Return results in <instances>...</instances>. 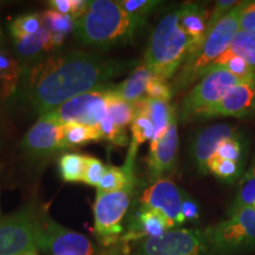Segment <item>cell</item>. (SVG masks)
<instances>
[{
	"instance_id": "ffe728a7",
	"label": "cell",
	"mask_w": 255,
	"mask_h": 255,
	"mask_svg": "<svg viewBox=\"0 0 255 255\" xmlns=\"http://www.w3.org/2000/svg\"><path fill=\"white\" fill-rule=\"evenodd\" d=\"M152 77L154 75L150 70L146 68L144 64H141V65L136 66L130 72L129 77L124 79L122 83L111 85V90L121 98H123L124 101L133 104L145 97L146 84Z\"/></svg>"
},
{
	"instance_id": "8fae6325",
	"label": "cell",
	"mask_w": 255,
	"mask_h": 255,
	"mask_svg": "<svg viewBox=\"0 0 255 255\" xmlns=\"http://www.w3.org/2000/svg\"><path fill=\"white\" fill-rule=\"evenodd\" d=\"M110 85L76 96L55 110L45 114V116L62 124L78 123L98 127L108 114L107 90Z\"/></svg>"
},
{
	"instance_id": "4316f807",
	"label": "cell",
	"mask_w": 255,
	"mask_h": 255,
	"mask_svg": "<svg viewBox=\"0 0 255 255\" xmlns=\"http://www.w3.org/2000/svg\"><path fill=\"white\" fill-rule=\"evenodd\" d=\"M225 55L239 57L255 70V34L238 31Z\"/></svg>"
},
{
	"instance_id": "8d00e7d4",
	"label": "cell",
	"mask_w": 255,
	"mask_h": 255,
	"mask_svg": "<svg viewBox=\"0 0 255 255\" xmlns=\"http://www.w3.org/2000/svg\"><path fill=\"white\" fill-rule=\"evenodd\" d=\"M105 171H107V165L101 159L92 157V156H87L83 182L88 186L97 187L102 177L104 176Z\"/></svg>"
},
{
	"instance_id": "ab89813d",
	"label": "cell",
	"mask_w": 255,
	"mask_h": 255,
	"mask_svg": "<svg viewBox=\"0 0 255 255\" xmlns=\"http://www.w3.org/2000/svg\"><path fill=\"white\" fill-rule=\"evenodd\" d=\"M49 6L52 11L71 17L72 0H51V1H49Z\"/></svg>"
},
{
	"instance_id": "d6986e66",
	"label": "cell",
	"mask_w": 255,
	"mask_h": 255,
	"mask_svg": "<svg viewBox=\"0 0 255 255\" xmlns=\"http://www.w3.org/2000/svg\"><path fill=\"white\" fill-rule=\"evenodd\" d=\"M167 231L169 228L163 216L155 210L139 206V209L133 216L132 222L129 223V228L122 237V240L135 242L142 239L159 237Z\"/></svg>"
},
{
	"instance_id": "3957f363",
	"label": "cell",
	"mask_w": 255,
	"mask_h": 255,
	"mask_svg": "<svg viewBox=\"0 0 255 255\" xmlns=\"http://www.w3.org/2000/svg\"><path fill=\"white\" fill-rule=\"evenodd\" d=\"M190 53V39L180 25V11L175 7L159 19L144 52V65L155 77L173 79Z\"/></svg>"
},
{
	"instance_id": "484cf974",
	"label": "cell",
	"mask_w": 255,
	"mask_h": 255,
	"mask_svg": "<svg viewBox=\"0 0 255 255\" xmlns=\"http://www.w3.org/2000/svg\"><path fill=\"white\" fill-rule=\"evenodd\" d=\"M111 85L107 90V113L117 126L126 129V127L131 124L135 117V107L132 103L124 101L113 92Z\"/></svg>"
},
{
	"instance_id": "1f68e13d",
	"label": "cell",
	"mask_w": 255,
	"mask_h": 255,
	"mask_svg": "<svg viewBox=\"0 0 255 255\" xmlns=\"http://www.w3.org/2000/svg\"><path fill=\"white\" fill-rule=\"evenodd\" d=\"M245 156H246V146H245L244 137L238 135L220 143L218 150L213 157L229 159L238 163H246Z\"/></svg>"
},
{
	"instance_id": "7bdbcfd3",
	"label": "cell",
	"mask_w": 255,
	"mask_h": 255,
	"mask_svg": "<svg viewBox=\"0 0 255 255\" xmlns=\"http://www.w3.org/2000/svg\"><path fill=\"white\" fill-rule=\"evenodd\" d=\"M0 215H1V209H0Z\"/></svg>"
},
{
	"instance_id": "836d02e7",
	"label": "cell",
	"mask_w": 255,
	"mask_h": 255,
	"mask_svg": "<svg viewBox=\"0 0 255 255\" xmlns=\"http://www.w3.org/2000/svg\"><path fill=\"white\" fill-rule=\"evenodd\" d=\"M119 2L128 14L143 23H145L146 17L161 4L158 0H121Z\"/></svg>"
},
{
	"instance_id": "30bf717a",
	"label": "cell",
	"mask_w": 255,
	"mask_h": 255,
	"mask_svg": "<svg viewBox=\"0 0 255 255\" xmlns=\"http://www.w3.org/2000/svg\"><path fill=\"white\" fill-rule=\"evenodd\" d=\"M40 210L28 203L13 214L0 218V255H23L36 247Z\"/></svg>"
},
{
	"instance_id": "277c9868",
	"label": "cell",
	"mask_w": 255,
	"mask_h": 255,
	"mask_svg": "<svg viewBox=\"0 0 255 255\" xmlns=\"http://www.w3.org/2000/svg\"><path fill=\"white\" fill-rule=\"evenodd\" d=\"M241 4L242 1L231 9L209 32L200 49L186 59L170 83L174 96L186 91L190 85L202 78L213 63L227 51L239 31L238 14Z\"/></svg>"
},
{
	"instance_id": "6da1fadb",
	"label": "cell",
	"mask_w": 255,
	"mask_h": 255,
	"mask_svg": "<svg viewBox=\"0 0 255 255\" xmlns=\"http://www.w3.org/2000/svg\"><path fill=\"white\" fill-rule=\"evenodd\" d=\"M138 65L137 60L71 52L40 60L23 77L27 79L26 94L32 108L43 116L76 96L108 87L111 79Z\"/></svg>"
},
{
	"instance_id": "d590c367",
	"label": "cell",
	"mask_w": 255,
	"mask_h": 255,
	"mask_svg": "<svg viewBox=\"0 0 255 255\" xmlns=\"http://www.w3.org/2000/svg\"><path fill=\"white\" fill-rule=\"evenodd\" d=\"M145 97L151 98V100L164 101L169 103V102L171 101V98L174 97L170 83L154 76V77L148 82V84H146Z\"/></svg>"
},
{
	"instance_id": "f1b7e54d",
	"label": "cell",
	"mask_w": 255,
	"mask_h": 255,
	"mask_svg": "<svg viewBox=\"0 0 255 255\" xmlns=\"http://www.w3.org/2000/svg\"><path fill=\"white\" fill-rule=\"evenodd\" d=\"M245 163L212 157L208 162V174H212L223 182L233 183L244 175Z\"/></svg>"
},
{
	"instance_id": "74e56055",
	"label": "cell",
	"mask_w": 255,
	"mask_h": 255,
	"mask_svg": "<svg viewBox=\"0 0 255 255\" xmlns=\"http://www.w3.org/2000/svg\"><path fill=\"white\" fill-rule=\"evenodd\" d=\"M239 31L255 34V0L242 1L238 14Z\"/></svg>"
},
{
	"instance_id": "e575fe53",
	"label": "cell",
	"mask_w": 255,
	"mask_h": 255,
	"mask_svg": "<svg viewBox=\"0 0 255 255\" xmlns=\"http://www.w3.org/2000/svg\"><path fill=\"white\" fill-rule=\"evenodd\" d=\"M100 129L102 139L113 143L115 145L120 146H126L128 144V136L126 132V129H122L110 119L109 115L107 114V116L104 117V120L102 121L98 126Z\"/></svg>"
},
{
	"instance_id": "52a82bcc",
	"label": "cell",
	"mask_w": 255,
	"mask_h": 255,
	"mask_svg": "<svg viewBox=\"0 0 255 255\" xmlns=\"http://www.w3.org/2000/svg\"><path fill=\"white\" fill-rule=\"evenodd\" d=\"M135 183L111 193H97L94 203L96 237L104 246L116 244L124 231L123 220L128 214L135 193Z\"/></svg>"
},
{
	"instance_id": "cb8c5ba5",
	"label": "cell",
	"mask_w": 255,
	"mask_h": 255,
	"mask_svg": "<svg viewBox=\"0 0 255 255\" xmlns=\"http://www.w3.org/2000/svg\"><path fill=\"white\" fill-rule=\"evenodd\" d=\"M255 205V161L250 165L246 173L242 175L239 182L237 195L227 209V216L238 210Z\"/></svg>"
},
{
	"instance_id": "7402d4cb",
	"label": "cell",
	"mask_w": 255,
	"mask_h": 255,
	"mask_svg": "<svg viewBox=\"0 0 255 255\" xmlns=\"http://www.w3.org/2000/svg\"><path fill=\"white\" fill-rule=\"evenodd\" d=\"M23 76L21 66L2 45L0 39V96L7 98L17 90L19 81Z\"/></svg>"
},
{
	"instance_id": "ba28073f",
	"label": "cell",
	"mask_w": 255,
	"mask_h": 255,
	"mask_svg": "<svg viewBox=\"0 0 255 255\" xmlns=\"http://www.w3.org/2000/svg\"><path fill=\"white\" fill-rule=\"evenodd\" d=\"M241 82L244 81L225 69L210 70L181 101L177 117L184 123L194 121L197 114L218 103Z\"/></svg>"
},
{
	"instance_id": "7a4b0ae2",
	"label": "cell",
	"mask_w": 255,
	"mask_h": 255,
	"mask_svg": "<svg viewBox=\"0 0 255 255\" xmlns=\"http://www.w3.org/2000/svg\"><path fill=\"white\" fill-rule=\"evenodd\" d=\"M144 24L128 14L119 1L91 0L76 20L75 34L84 45L105 50L132 41Z\"/></svg>"
},
{
	"instance_id": "5bb4252c",
	"label": "cell",
	"mask_w": 255,
	"mask_h": 255,
	"mask_svg": "<svg viewBox=\"0 0 255 255\" xmlns=\"http://www.w3.org/2000/svg\"><path fill=\"white\" fill-rule=\"evenodd\" d=\"M21 146L28 156L34 158L49 157L64 150L66 146L63 124L43 115L25 135Z\"/></svg>"
},
{
	"instance_id": "d6a6232c",
	"label": "cell",
	"mask_w": 255,
	"mask_h": 255,
	"mask_svg": "<svg viewBox=\"0 0 255 255\" xmlns=\"http://www.w3.org/2000/svg\"><path fill=\"white\" fill-rule=\"evenodd\" d=\"M43 26L41 14L26 13L14 18L8 25L9 34H36Z\"/></svg>"
},
{
	"instance_id": "4dcf8cb0",
	"label": "cell",
	"mask_w": 255,
	"mask_h": 255,
	"mask_svg": "<svg viewBox=\"0 0 255 255\" xmlns=\"http://www.w3.org/2000/svg\"><path fill=\"white\" fill-rule=\"evenodd\" d=\"M130 129H131L132 135L131 143L137 146L146 141H151L152 137H154V126H152L150 119L144 111L136 107L135 117H133L132 122L130 124Z\"/></svg>"
},
{
	"instance_id": "5b68a950",
	"label": "cell",
	"mask_w": 255,
	"mask_h": 255,
	"mask_svg": "<svg viewBox=\"0 0 255 255\" xmlns=\"http://www.w3.org/2000/svg\"><path fill=\"white\" fill-rule=\"evenodd\" d=\"M132 255H213L209 228L169 229L159 237L135 241Z\"/></svg>"
},
{
	"instance_id": "9c48e42d",
	"label": "cell",
	"mask_w": 255,
	"mask_h": 255,
	"mask_svg": "<svg viewBox=\"0 0 255 255\" xmlns=\"http://www.w3.org/2000/svg\"><path fill=\"white\" fill-rule=\"evenodd\" d=\"M36 247L49 255H100L90 239L63 227L44 210L39 213Z\"/></svg>"
},
{
	"instance_id": "44dd1931",
	"label": "cell",
	"mask_w": 255,
	"mask_h": 255,
	"mask_svg": "<svg viewBox=\"0 0 255 255\" xmlns=\"http://www.w3.org/2000/svg\"><path fill=\"white\" fill-rule=\"evenodd\" d=\"M133 105L144 111L150 119L152 126H154V137H152L150 143L158 141L167 131L175 105H171L164 101L151 100L148 97H143L142 100L133 103Z\"/></svg>"
},
{
	"instance_id": "7c38bea8",
	"label": "cell",
	"mask_w": 255,
	"mask_h": 255,
	"mask_svg": "<svg viewBox=\"0 0 255 255\" xmlns=\"http://www.w3.org/2000/svg\"><path fill=\"white\" fill-rule=\"evenodd\" d=\"M183 190L170 178L163 177L152 182L143 191L139 203L143 208L155 210L167 221L169 229L182 226L184 220L181 213Z\"/></svg>"
},
{
	"instance_id": "4fadbf2b",
	"label": "cell",
	"mask_w": 255,
	"mask_h": 255,
	"mask_svg": "<svg viewBox=\"0 0 255 255\" xmlns=\"http://www.w3.org/2000/svg\"><path fill=\"white\" fill-rule=\"evenodd\" d=\"M177 110L174 108L167 131L158 141L150 143L149 154L146 156V168L150 181L163 178L165 174L170 173L177 162L178 132H177Z\"/></svg>"
},
{
	"instance_id": "d4e9b609",
	"label": "cell",
	"mask_w": 255,
	"mask_h": 255,
	"mask_svg": "<svg viewBox=\"0 0 255 255\" xmlns=\"http://www.w3.org/2000/svg\"><path fill=\"white\" fill-rule=\"evenodd\" d=\"M63 135L66 149L81 146L90 142H98L102 135L98 127L84 126L78 123L63 124Z\"/></svg>"
},
{
	"instance_id": "f35d334b",
	"label": "cell",
	"mask_w": 255,
	"mask_h": 255,
	"mask_svg": "<svg viewBox=\"0 0 255 255\" xmlns=\"http://www.w3.org/2000/svg\"><path fill=\"white\" fill-rule=\"evenodd\" d=\"M181 213L186 221H197L200 219V205L186 191H183Z\"/></svg>"
},
{
	"instance_id": "2e32d148",
	"label": "cell",
	"mask_w": 255,
	"mask_h": 255,
	"mask_svg": "<svg viewBox=\"0 0 255 255\" xmlns=\"http://www.w3.org/2000/svg\"><path fill=\"white\" fill-rule=\"evenodd\" d=\"M238 136L237 127L220 123L200 130L193 137L190 145V158L200 176L208 174V162L215 155L220 143Z\"/></svg>"
},
{
	"instance_id": "603a6c76",
	"label": "cell",
	"mask_w": 255,
	"mask_h": 255,
	"mask_svg": "<svg viewBox=\"0 0 255 255\" xmlns=\"http://www.w3.org/2000/svg\"><path fill=\"white\" fill-rule=\"evenodd\" d=\"M41 20H43L44 26L52 34L55 50L63 45L68 34L75 32L76 20L70 15H64L52 9H47L41 13Z\"/></svg>"
},
{
	"instance_id": "60d3db41",
	"label": "cell",
	"mask_w": 255,
	"mask_h": 255,
	"mask_svg": "<svg viewBox=\"0 0 255 255\" xmlns=\"http://www.w3.org/2000/svg\"><path fill=\"white\" fill-rule=\"evenodd\" d=\"M23 255H39V254H38V252H37V248H32V250L27 251L26 253H24Z\"/></svg>"
},
{
	"instance_id": "9a60e30c",
	"label": "cell",
	"mask_w": 255,
	"mask_h": 255,
	"mask_svg": "<svg viewBox=\"0 0 255 255\" xmlns=\"http://www.w3.org/2000/svg\"><path fill=\"white\" fill-rule=\"evenodd\" d=\"M254 108L255 79H250L232 88L218 103L197 114L195 120H207L213 117H245L250 115Z\"/></svg>"
},
{
	"instance_id": "b9f144b4",
	"label": "cell",
	"mask_w": 255,
	"mask_h": 255,
	"mask_svg": "<svg viewBox=\"0 0 255 255\" xmlns=\"http://www.w3.org/2000/svg\"><path fill=\"white\" fill-rule=\"evenodd\" d=\"M0 39H1V32H0Z\"/></svg>"
},
{
	"instance_id": "ee69618b",
	"label": "cell",
	"mask_w": 255,
	"mask_h": 255,
	"mask_svg": "<svg viewBox=\"0 0 255 255\" xmlns=\"http://www.w3.org/2000/svg\"><path fill=\"white\" fill-rule=\"evenodd\" d=\"M253 208H254V209H255V205H254V206H253Z\"/></svg>"
},
{
	"instance_id": "83f0119b",
	"label": "cell",
	"mask_w": 255,
	"mask_h": 255,
	"mask_svg": "<svg viewBox=\"0 0 255 255\" xmlns=\"http://www.w3.org/2000/svg\"><path fill=\"white\" fill-rule=\"evenodd\" d=\"M87 156L81 154H63L59 158V175L65 182H83Z\"/></svg>"
},
{
	"instance_id": "8992f818",
	"label": "cell",
	"mask_w": 255,
	"mask_h": 255,
	"mask_svg": "<svg viewBox=\"0 0 255 255\" xmlns=\"http://www.w3.org/2000/svg\"><path fill=\"white\" fill-rule=\"evenodd\" d=\"M213 255H238L255 251V209L246 207L209 228Z\"/></svg>"
},
{
	"instance_id": "f546056e",
	"label": "cell",
	"mask_w": 255,
	"mask_h": 255,
	"mask_svg": "<svg viewBox=\"0 0 255 255\" xmlns=\"http://www.w3.org/2000/svg\"><path fill=\"white\" fill-rule=\"evenodd\" d=\"M225 69L228 72H231L232 75L237 76L242 81H250V79H255V70L252 69L248 64L242 60L239 57L234 56H227L223 53L222 56H220L218 59L213 63V65L210 66L208 72L213 69Z\"/></svg>"
},
{
	"instance_id": "e0dca14e",
	"label": "cell",
	"mask_w": 255,
	"mask_h": 255,
	"mask_svg": "<svg viewBox=\"0 0 255 255\" xmlns=\"http://www.w3.org/2000/svg\"><path fill=\"white\" fill-rule=\"evenodd\" d=\"M11 38L23 76L40 60H43L44 53L55 51L52 34L44 25L36 34H11Z\"/></svg>"
},
{
	"instance_id": "ac0fdd59",
	"label": "cell",
	"mask_w": 255,
	"mask_h": 255,
	"mask_svg": "<svg viewBox=\"0 0 255 255\" xmlns=\"http://www.w3.org/2000/svg\"><path fill=\"white\" fill-rule=\"evenodd\" d=\"M180 25L190 39V55L195 53L208 36V17L202 5L188 2L178 6ZM188 56V57H189Z\"/></svg>"
}]
</instances>
